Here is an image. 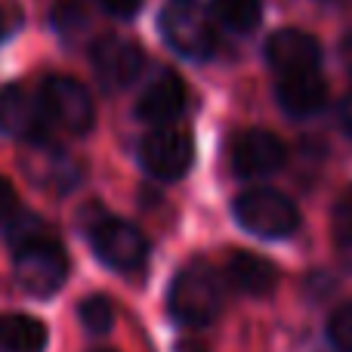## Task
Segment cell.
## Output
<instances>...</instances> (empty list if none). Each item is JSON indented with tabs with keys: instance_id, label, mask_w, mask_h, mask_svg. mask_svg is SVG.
Wrapping results in <instances>:
<instances>
[{
	"instance_id": "cell-1",
	"label": "cell",
	"mask_w": 352,
	"mask_h": 352,
	"mask_svg": "<svg viewBox=\"0 0 352 352\" xmlns=\"http://www.w3.org/2000/svg\"><path fill=\"white\" fill-rule=\"evenodd\" d=\"M226 300V285L219 272L204 260H195L176 272L170 285V312L186 328H204L219 316Z\"/></svg>"
},
{
	"instance_id": "cell-2",
	"label": "cell",
	"mask_w": 352,
	"mask_h": 352,
	"mask_svg": "<svg viewBox=\"0 0 352 352\" xmlns=\"http://www.w3.org/2000/svg\"><path fill=\"white\" fill-rule=\"evenodd\" d=\"M158 25L164 41L186 59H207L217 47L213 19L201 0H167Z\"/></svg>"
},
{
	"instance_id": "cell-3",
	"label": "cell",
	"mask_w": 352,
	"mask_h": 352,
	"mask_svg": "<svg viewBox=\"0 0 352 352\" xmlns=\"http://www.w3.org/2000/svg\"><path fill=\"white\" fill-rule=\"evenodd\" d=\"M41 102L43 115H47L50 127L65 130L72 136H84L93 130L96 121V109H93V96L80 80L65 78V74H53L41 84Z\"/></svg>"
},
{
	"instance_id": "cell-4",
	"label": "cell",
	"mask_w": 352,
	"mask_h": 352,
	"mask_svg": "<svg viewBox=\"0 0 352 352\" xmlns=\"http://www.w3.org/2000/svg\"><path fill=\"white\" fill-rule=\"evenodd\" d=\"M235 219L241 229L260 238H287L297 232L300 210L287 195L275 192V188H250V192L238 195L235 201Z\"/></svg>"
},
{
	"instance_id": "cell-5",
	"label": "cell",
	"mask_w": 352,
	"mask_h": 352,
	"mask_svg": "<svg viewBox=\"0 0 352 352\" xmlns=\"http://www.w3.org/2000/svg\"><path fill=\"white\" fill-rule=\"evenodd\" d=\"M68 278V256L50 235L16 250V281L31 297H53Z\"/></svg>"
},
{
	"instance_id": "cell-6",
	"label": "cell",
	"mask_w": 352,
	"mask_h": 352,
	"mask_svg": "<svg viewBox=\"0 0 352 352\" xmlns=\"http://www.w3.org/2000/svg\"><path fill=\"white\" fill-rule=\"evenodd\" d=\"M90 244L105 266L118 272H136L148 260V241L133 223L118 217H102L90 226Z\"/></svg>"
},
{
	"instance_id": "cell-7",
	"label": "cell",
	"mask_w": 352,
	"mask_h": 352,
	"mask_svg": "<svg viewBox=\"0 0 352 352\" xmlns=\"http://www.w3.org/2000/svg\"><path fill=\"white\" fill-rule=\"evenodd\" d=\"M195 158L192 133L173 124L155 127L146 140L140 142V161L155 179H179L188 173Z\"/></svg>"
},
{
	"instance_id": "cell-8",
	"label": "cell",
	"mask_w": 352,
	"mask_h": 352,
	"mask_svg": "<svg viewBox=\"0 0 352 352\" xmlns=\"http://www.w3.org/2000/svg\"><path fill=\"white\" fill-rule=\"evenodd\" d=\"M50 130L53 127H50L37 96H31L22 84L0 87V133L43 146L50 140Z\"/></svg>"
},
{
	"instance_id": "cell-9",
	"label": "cell",
	"mask_w": 352,
	"mask_h": 352,
	"mask_svg": "<svg viewBox=\"0 0 352 352\" xmlns=\"http://www.w3.org/2000/svg\"><path fill=\"white\" fill-rule=\"evenodd\" d=\"M287 161V146L269 130H241L232 140V170L241 179L275 173Z\"/></svg>"
},
{
	"instance_id": "cell-10",
	"label": "cell",
	"mask_w": 352,
	"mask_h": 352,
	"mask_svg": "<svg viewBox=\"0 0 352 352\" xmlns=\"http://www.w3.org/2000/svg\"><path fill=\"white\" fill-rule=\"evenodd\" d=\"M93 68L96 78L102 80L109 90H121V87L133 84L142 72V50L127 37H102L93 43Z\"/></svg>"
},
{
	"instance_id": "cell-11",
	"label": "cell",
	"mask_w": 352,
	"mask_h": 352,
	"mask_svg": "<svg viewBox=\"0 0 352 352\" xmlns=\"http://www.w3.org/2000/svg\"><path fill=\"white\" fill-rule=\"evenodd\" d=\"M266 59L269 65L278 72V78L285 74H300V72H318L322 62V47L312 34L297 28L275 31L266 43Z\"/></svg>"
},
{
	"instance_id": "cell-12",
	"label": "cell",
	"mask_w": 352,
	"mask_h": 352,
	"mask_svg": "<svg viewBox=\"0 0 352 352\" xmlns=\"http://www.w3.org/2000/svg\"><path fill=\"white\" fill-rule=\"evenodd\" d=\"M186 105V84L176 78L173 72H164L142 90L140 102H136V118L155 127L170 124Z\"/></svg>"
},
{
	"instance_id": "cell-13",
	"label": "cell",
	"mask_w": 352,
	"mask_h": 352,
	"mask_svg": "<svg viewBox=\"0 0 352 352\" xmlns=\"http://www.w3.org/2000/svg\"><path fill=\"white\" fill-rule=\"evenodd\" d=\"M226 278L248 297H266L278 285V269L266 256H256L250 250H232L226 260Z\"/></svg>"
},
{
	"instance_id": "cell-14",
	"label": "cell",
	"mask_w": 352,
	"mask_h": 352,
	"mask_svg": "<svg viewBox=\"0 0 352 352\" xmlns=\"http://www.w3.org/2000/svg\"><path fill=\"white\" fill-rule=\"evenodd\" d=\"M278 105L294 118L316 115L328 102V84L318 72H300L278 78Z\"/></svg>"
},
{
	"instance_id": "cell-15",
	"label": "cell",
	"mask_w": 352,
	"mask_h": 352,
	"mask_svg": "<svg viewBox=\"0 0 352 352\" xmlns=\"http://www.w3.org/2000/svg\"><path fill=\"white\" fill-rule=\"evenodd\" d=\"M47 349V324L34 316H0V352H43Z\"/></svg>"
},
{
	"instance_id": "cell-16",
	"label": "cell",
	"mask_w": 352,
	"mask_h": 352,
	"mask_svg": "<svg viewBox=\"0 0 352 352\" xmlns=\"http://www.w3.org/2000/svg\"><path fill=\"white\" fill-rule=\"evenodd\" d=\"M213 16L226 25V28L248 34L260 25L263 16V0H213Z\"/></svg>"
},
{
	"instance_id": "cell-17",
	"label": "cell",
	"mask_w": 352,
	"mask_h": 352,
	"mask_svg": "<svg viewBox=\"0 0 352 352\" xmlns=\"http://www.w3.org/2000/svg\"><path fill=\"white\" fill-rule=\"evenodd\" d=\"M78 316H80V324H84L90 334H109L111 324H115V306H111V300L102 297V294H90V297L80 300Z\"/></svg>"
},
{
	"instance_id": "cell-18",
	"label": "cell",
	"mask_w": 352,
	"mask_h": 352,
	"mask_svg": "<svg viewBox=\"0 0 352 352\" xmlns=\"http://www.w3.org/2000/svg\"><path fill=\"white\" fill-rule=\"evenodd\" d=\"M328 337L340 352H352V303H343L331 312Z\"/></svg>"
},
{
	"instance_id": "cell-19",
	"label": "cell",
	"mask_w": 352,
	"mask_h": 352,
	"mask_svg": "<svg viewBox=\"0 0 352 352\" xmlns=\"http://www.w3.org/2000/svg\"><path fill=\"white\" fill-rule=\"evenodd\" d=\"M331 226H334L337 241H340V244H352V186L340 195V198H337Z\"/></svg>"
},
{
	"instance_id": "cell-20",
	"label": "cell",
	"mask_w": 352,
	"mask_h": 352,
	"mask_svg": "<svg viewBox=\"0 0 352 352\" xmlns=\"http://www.w3.org/2000/svg\"><path fill=\"white\" fill-rule=\"evenodd\" d=\"M53 25H56V28H59L65 37H74V34H78V31L87 25V16H84V10H80L74 0H65V3L56 6Z\"/></svg>"
},
{
	"instance_id": "cell-21",
	"label": "cell",
	"mask_w": 352,
	"mask_h": 352,
	"mask_svg": "<svg viewBox=\"0 0 352 352\" xmlns=\"http://www.w3.org/2000/svg\"><path fill=\"white\" fill-rule=\"evenodd\" d=\"M16 213H19V195L12 188V182L0 176V223H10Z\"/></svg>"
},
{
	"instance_id": "cell-22",
	"label": "cell",
	"mask_w": 352,
	"mask_h": 352,
	"mask_svg": "<svg viewBox=\"0 0 352 352\" xmlns=\"http://www.w3.org/2000/svg\"><path fill=\"white\" fill-rule=\"evenodd\" d=\"M99 3H102V10L111 12V16L130 19V16H136V12H140L142 0H99Z\"/></svg>"
},
{
	"instance_id": "cell-23",
	"label": "cell",
	"mask_w": 352,
	"mask_h": 352,
	"mask_svg": "<svg viewBox=\"0 0 352 352\" xmlns=\"http://www.w3.org/2000/svg\"><path fill=\"white\" fill-rule=\"evenodd\" d=\"M340 124H343V130H346V136L352 140V93L343 99V105H340Z\"/></svg>"
},
{
	"instance_id": "cell-24",
	"label": "cell",
	"mask_w": 352,
	"mask_h": 352,
	"mask_svg": "<svg viewBox=\"0 0 352 352\" xmlns=\"http://www.w3.org/2000/svg\"><path fill=\"white\" fill-rule=\"evenodd\" d=\"M343 62H346V68H349V74H352V37L343 41Z\"/></svg>"
},
{
	"instance_id": "cell-25",
	"label": "cell",
	"mask_w": 352,
	"mask_h": 352,
	"mask_svg": "<svg viewBox=\"0 0 352 352\" xmlns=\"http://www.w3.org/2000/svg\"><path fill=\"white\" fill-rule=\"evenodd\" d=\"M6 34V19H3V12H0V37Z\"/></svg>"
},
{
	"instance_id": "cell-26",
	"label": "cell",
	"mask_w": 352,
	"mask_h": 352,
	"mask_svg": "<svg viewBox=\"0 0 352 352\" xmlns=\"http://www.w3.org/2000/svg\"><path fill=\"white\" fill-rule=\"evenodd\" d=\"M93 352H115V349H93Z\"/></svg>"
}]
</instances>
